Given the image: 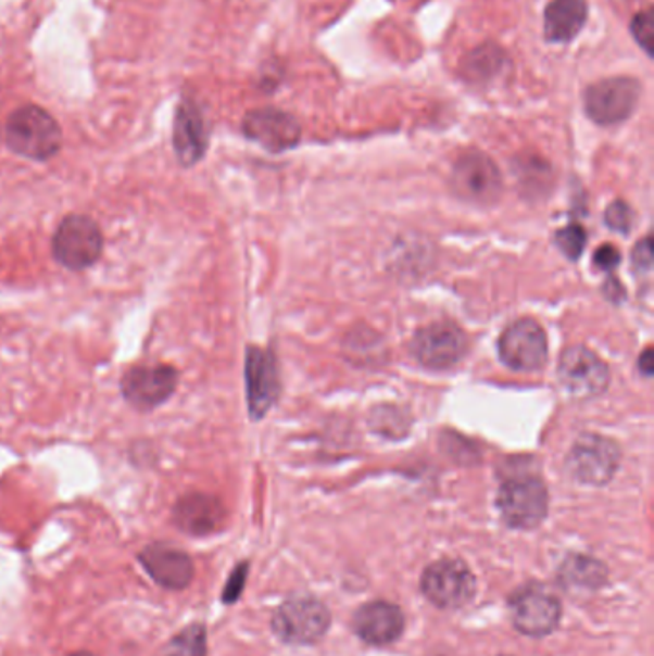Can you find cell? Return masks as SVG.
Returning a JSON list of instances; mask_svg holds the SVG:
<instances>
[{"mask_svg":"<svg viewBox=\"0 0 654 656\" xmlns=\"http://www.w3.org/2000/svg\"><path fill=\"white\" fill-rule=\"evenodd\" d=\"M4 142L16 156L49 162L62 150V129L47 110L25 104L9 115Z\"/></svg>","mask_w":654,"mask_h":656,"instance_id":"cell-1","label":"cell"},{"mask_svg":"<svg viewBox=\"0 0 654 656\" xmlns=\"http://www.w3.org/2000/svg\"><path fill=\"white\" fill-rule=\"evenodd\" d=\"M50 252L54 262L67 272H87L104 254V232L90 215L67 214L58 223Z\"/></svg>","mask_w":654,"mask_h":656,"instance_id":"cell-2","label":"cell"},{"mask_svg":"<svg viewBox=\"0 0 654 656\" xmlns=\"http://www.w3.org/2000/svg\"><path fill=\"white\" fill-rule=\"evenodd\" d=\"M180 373L169 363H137L125 370L120 392L139 413H152L172 400L179 386Z\"/></svg>","mask_w":654,"mask_h":656,"instance_id":"cell-3","label":"cell"},{"mask_svg":"<svg viewBox=\"0 0 654 656\" xmlns=\"http://www.w3.org/2000/svg\"><path fill=\"white\" fill-rule=\"evenodd\" d=\"M498 507L508 526L530 530L548 517V488L536 476H516L501 485Z\"/></svg>","mask_w":654,"mask_h":656,"instance_id":"cell-4","label":"cell"},{"mask_svg":"<svg viewBox=\"0 0 654 656\" xmlns=\"http://www.w3.org/2000/svg\"><path fill=\"white\" fill-rule=\"evenodd\" d=\"M620 465V447L605 436L583 434L566 457L568 472L583 484L603 485L613 480Z\"/></svg>","mask_w":654,"mask_h":656,"instance_id":"cell-5","label":"cell"},{"mask_svg":"<svg viewBox=\"0 0 654 656\" xmlns=\"http://www.w3.org/2000/svg\"><path fill=\"white\" fill-rule=\"evenodd\" d=\"M330 615L320 601L294 597L280 605L273 616V630L278 638L294 645H311L328 632Z\"/></svg>","mask_w":654,"mask_h":656,"instance_id":"cell-6","label":"cell"},{"mask_svg":"<svg viewBox=\"0 0 654 656\" xmlns=\"http://www.w3.org/2000/svg\"><path fill=\"white\" fill-rule=\"evenodd\" d=\"M420 590L436 607L461 608L475 597L476 580L465 563L443 558L426 568Z\"/></svg>","mask_w":654,"mask_h":656,"instance_id":"cell-7","label":"cell"},{"mask_svg":"<svg viewBox=\"0 0 654 656\" xmlns=\"http://www.w3.org/2000/svg\"><path fill=\"white\" fill-rule=\"evenodd\" d=\"M639 94L641 85L631 77L603 79L586 91V114L598 125L621 124L633 114Z\"/></svg>","mask_w":654,"mask_h":656,"instance_id":"cell-8","label":"cell"},{"mask_svg":"<svg viewBox=\"0 0 654 656\" xmlns=\"http://www.w3.org/2000/svg\"><path fill=\"white\" fill-rule=\"evenodd\" d=\"M548 338L540 323L520 319L508 325L500 338V357L518 373L540 370L548 362Z\"/></svg>","mask_w":654,"mask_h":656,"instance_id":"cell-9","label":"cell"},{"mask_svg":"<svg viewBox=\"0 0 654 656\" xmlns=\"http://www.w3.org/2000/svg\"><path fill=\"white\" fill-rule=\"evenodd\" d=\"M451 185L466 202L491 204L501 194V173L482 152H466L453 165Z\"/></svg>","mask_w":654,"mask_h":656,"instance_id":"cell-10","label":"cell"},{"mask_svg":"<svg viewBox=\"0 0 654 656\" xmlns=\"http://www.w3.org/2000/svg\"><path fill=\"white\" fill-rule=\"evenodd\" d=\"M558 380L576 398H593L603 394L611 384V370L598 353L573 345L561 355Z\"/></svg>","mask_w":654,"mask_h":656,"instance_id":"cell-11","label":"cell"},{"mask_svg":"<svg viewBox=\"0 0 654 656\" xmlns=\"http://www.w3.org/2000/svg\"><path fill=\"white\" fill-rule=\"evenodd\" d=\"M246 400L250 417L260 420L269 413L280 392L277 362L269 350L250 345L244 363Z\"/></svg>","mask_w":654,"mask_h":656,"instance_id":"cell-12","label":"cell"},{"mask_svg":"<svg viewBox=\"0 0 654 656\" xmlns=\"http://www.w3.org/2000/svg\"><path fill=\"white\" fill-rule=\"evenodd\" d=\"M511 618L518 632L530 638H543L558 626L561 603L541 585H526L511 600Z\"/></svg>","mask_w":654,"mask_h":656,"instance_id":"cell-13","label":"cell"},{"mask_svg":"<svg viewBox=\"0 0 654 656\" xmlns=\"http://www.w3.org/2000/svg\"><path fill=\"white\" fill-rule=\"evenodd\" d=\"M413 353L426 369L448 370L465 357L466 338L455 325L436 323L418 332Z\"/></svg>","mask_w":654,"mask_h":656,"instance_id":"cell-14","label":"cell"},{"mask_svg":"<svg viewBox=\"0 0 654 656\" xmlns=\"http://www.w3.org/2000/svg\"><path fill=\"white\" fill-rule=\"evenodd\" d=\"M210 144V131L197 102L185 99L177 108L173 124V150L183 167L202 162Z\"/></svg>","mask_w":654,"mask_h":656,"instance_id":"cell-15","label":"cell"},{"mask_svg":"<svg viewBox=\"0 0 654 656\" xmlns=\"http://www.w3.org/2000/svg\"><path fill=\"white\" fill-rule=\"evenodd\" d=\"M244 135L269 152H285L300 140V125L294 117L275 108H262L246 115Z\"/></svg>","mask_w":654,"mask_h":656,"instance_id":"cell-16","label":"cell"},{"mask_svg":"<svg viewBox=\"0 0 654 656\" xmlns=\"http://www.w3.org/2000/svg\"><path fill=\"white\" fill-rule=\"evenodd\" d=\"M227 510L215 495L190 492L180 495L173 505V525L189 535H210L222 528Z\"/></svg>","mask_w":654,"mask_h":656,"instance_id":"cell-17","label":"cell"},{"mask_svg":"<svg viewBox=\"0 0 654 656\" xmlns=\"http://www.w3.org/2000/svg\"><path fill=\"white\" fill-rule=\"evenodd\" d=\"M140 565L150 578L167 590H183L194 576V565L185 551L169 543H152L140 551Z\"/></svg>","mask_w":654,"mask_h":656,"instance_id":"cell-18","label":"cell"},{"mask_svg":"<svg viewBox=\"0 0 654 656\" xmlns=\"http://www.w3.org/2000/svg\"><path fill=\"white\" fill-rule=\"evenodd\" d=\"M353 626L361 640L368 645H390L400 640L405 618L400 607L385 601H375L357 610Z\"/></svg>","mask_w":654,"mask_h":656,"instance_id":"cell-19","label":"cell"},{"mask_svg":"<svg viewBox=\"0 0 654 656\" xmlns=\"http://www.w3.org/2000/svg\"><path fill=\"white\" fill-rule=\"evenodd\" d=\"M588 22L586 0H551L543 16V29L549 42H570Z\"/></svg>","mask_w":654,"mask_h":656,"instance_id":"cell-20","label":"cell"},{"mask_svg":"<svg viewBox=\"0 0 654 656\" xmlns=\"http://www.w3.org/2000/svg\"><path fill=\"white\" fill-rule=\"evenodd\" d=\"M503 62H505L503 60V52L498 47L488 45V47L475 50L470 54V58H468L466 66H468V74H470L473 79L486 81V79H491V77L500 74Z\"/></svg>","mask_w":654,"mask_h":656,"instance_id":"cell-21","label":"cell"},{"mask_svg":"<svg viewBox=\"0 0 654 656\" xmlns=\"http://www.w3.org/2000/svg\"><path fill=\"white\" fill-rule=\"evenodd\" d=\"M164 656H205L204 626H190L177 633L165 648Z\"/></svg>","mask_w":654,"mask_h":656,"instance_id":"cell-22","label":"cell"},{"mask_svg":"<svg viewBox=\"0 0 654 656\" xmlns=\"http://www.w3.org/2000/svg\"><path fill=\"white\" fill-rule=\"evenodd\" d=\"M586 244H588V232L581 225L574 223L556 232V247L561 248L563 254L568 255L570 260H578Z\"/></svg>","mask_w":654,"mask_h":656,"instance_id":"cell-23","label":"cell"},{"mask_svg":"<svg viewBox=\"0 0 654 656\" xmlns=\"http://www.w3.org/2000/svg\"><path fill=\"white\" fill-rule=\"evenodd\" d=\"M631 35L636 41L645 49L646 54H653L654 41V14L653 10L646 9L645 12H639L636 20L631 22Z\"/></svg>","mask_w":654,"mask_h":656,"instance_id":"cell-24","label":"cell"},{"mask_svg":"<svg viewBox=\"0 0 654 656\" xmlns=\"http://www.w3.org/2000/svg\"><path fill=\"white\" fill-rule=\"evenodd\" d=\"M605 222L608 227L618 232H628L631 229V210L624 202H614L606 210Z\"/></svg>","mask_w":654,"mask_h":656,"instance_id":"cell-25","label":"cell"},{"mask_svg":"<svg viewBox=\"0 0 654 656\" xmlns=\"http://www.w3.org/2000/svg\"><path fill=\"white\" fill-rule=\"evenodd\" d=\"M593 263L601 272H613L614 267L620 263V252H618V248L606 244V247H601L595 252Z\"/></svg>","mask_w":654,"mask_h":656,"instance_id":"cell-26","label":"cell"},{"mask_svg":"<svg viewBox=\"0 0 654 656\" xmlns=\"http://www.w3.org/2000/svg\"><path fill=\"white\" fill-rule=\"evenodd\" d=\"M633 267L639 272H651V265H653V250H651V238L646 237L639 242L636 250H633Z\"/></svg>","mask_w":654,"mask_h":656,"instance_id":"cell-27","label":"cell"},{"mask_svg":"<svg viewBox=\"0 0 654 656\" xmlns=\"http://www.w3.org/2000/svg\"><path fill=\"white\" fill-rule=\"evenodd\" d=\"M244 576H246V566L242 565L238 568L235 576L230 578L229 585H227V590H225V597L223 600L230 603V601L237 600L238 595H240V591H242V585H244Z\"/></svg>","mask_w":654,"mask_h":656,"instance_id":"cell-28","label":"cell"},{"mask_svg":"<svg viewBox=\"0 0 654 656\" xmlns=\"http://www.w3.org/2000/svg\"><path fill=\"white\" fill-rule=\"evenodd\" d=\"M639 369H641V373H643L645 377H651V375H653V350H651V348H646L643 355L639 357Z\"/></svg>","mask_w":654,"mask_h":656,"instance_id":"cell-29","label":"cell"},{"mask_svg":"<svg viewBox=\"0 0 654 656\" xmlns=\"http://www.w3.org/2000/svg\"><path fill=\"white\" fill-rule=\"evenodd\" d=\"M70 656H95V655H90V653H74V655H70Z\"/></svg>","mask_w":654,"mask_h":656,"instance_id":"cell-30","label":"cell"}]
</instances>
